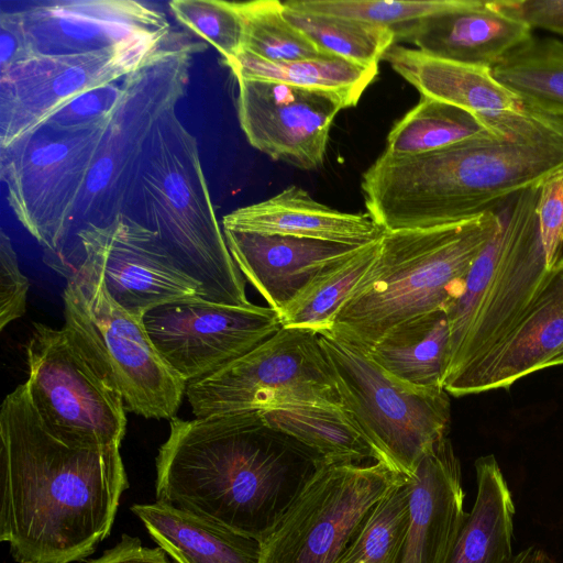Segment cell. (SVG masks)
Returning a JSON list of instances; mask_svg holds the SVG:
<instances>
[{
    "instance_id": "39",
    "label": "cell",
    "mask_w": 563,
    "mask_h": 563,
    "mask_svg": "<svg viewBox=\"0 0 563 563\" xmlns=\"http://www.w3.org/2000/svg\"><path fill=\"white\" fill-rule=\"evenodd\" d=\"M536 212L547 250L560 260L563 247V173L540 186Z\"/></svg>"
},
{
    "instance_id": "40",
    "label": "cell",
    "mask_w": 563,
    "mask_h": 563,
    "mask_svg": "<svg viewBox=\"0 0 563 563\" xmlns=\"http://www.w3.org/2000/svg\"><path fill=\"white\" fill-rule=\"evenodd\" d=\"M489 4L531 29L563 34V0H493Z\"/></svg>"
},
{
    "instance_id": "36",
    "label": "cell",
    "mask_w": 563,
    "mask_h": 563,
    "mask_svg": "<svg viewBox=\"0 0 563 563\" xmlns=\"http://www.w3.org/2000/svg\"><path fill=\"white\" fill-rule=\"evenodd\" d=\"M176 20L211 44L224 62L243 52L244 25L236 2L222 0H173Z\"/></svg>"
},
{
    "instance_id": "35",
    "label": "cell",
    "mask_w": 563,
    "mask_h": 563,
    "mask_svg": "<svg viewBox=\"0 0 563 563\" xmlns=\"http://www.w3.org/2000/svg\"><path fill=\"white\" fill-rule=\"evenodd\" d=\"M467 2L468 0H290L284 4L300 11L340 15L395 27L463 7Z\"/></svg>"
},
{
    "instance_id": "3",
    "label": "cell",
    "mask_w": 563,
    "mask_h": 563,
    "mask_svg": "<svg viewBox=\"0 0 563 563\" xmlns=\"http://www.w3.org/2000/svg\"><path fill=\"white\" fill-rule=\"evenodd\" d=\"M156 456L155 492L172 504L261 541L323 461L262 422V413L174 417Z\"/></svg>"
},
{
    "instance_id": "1",
    "label": "cell",
    "mask_w": 563,
    "mask_h": 563,
    "mask_svg": "<svg viewBox=\"0 0 563 563\" xmlns=\"http://www.w3.org/2000/svg\"><path fill=\"white\" fill-rule=\"evenodd\" d=\"M129 487L120 446L71 445L41 421L27 385L0 410V540L18 563H70L111 531Z\"/></svg>"
},
{
    "instance_id": "19",
    "label": "cell",
    "mask_w": 563,
    "mask_h": 563,
    "mask_svg": "<svg viewBox=\"0 0 563 563\" xmlns=\"http://www.w3.org/2000/svg\"><path fill=\"white\" fill-rule=\"evenodd\" d=\"M407 478L409 522L398 563H449L468 514L450 439L439 441Z\"/></svg>"
},
{
    "instance_id": "7",
    "label": "cell",
    "mask_w": 563,
    "mask_h": 563,
    "mask_svg": "<svg viewBox=\"0 0 563 563\" xmlns=\"http://www.w3.org/2000/svg\"><path fill=\"white\" fill-rule=\"evenodd\" d=\"M342 407L380 454L409 477L446 438L451 402L444 388L416 389L389 376L360 346L331 331L318 333Z\"/></svg>"
},
{
    "instance_id": "29",
    "label": "cell",
    "mask_w": 563,
    "mask_h": 563,
    "mask_svg": "<svg viewBox=\"0 0 563 563\" xmlns=\"http://www.w3.org/2000/svg\"><path fill=\"white\" fill-rule=\"evenodd\" d=\"M379 240L358 247L321 269L278 312L283 328L316 333L330 330L336 312L376 258Z\"/></svg>"
},
{
    "instance_id": "33",
    "label": "cell",
    "mask_w": 563,
    "mask_h": 563,
    "mask_svg": "<svg viewBox=\"0 0 563 563\" xmlns=\"http://www.w3.org/2000/svg\"><path fill=\"white\" fill-rule=\"evenodd\" d=\"M244 25L243 52L275 62H294L329 55L320 51L284 15V2H236Z\"/></svg>"
},
{
    "instance_id": "27",
    "label": "cell",
    "mask_w": 563,
    "mask_h": 563,
    "mask_svg": "<svg viewBox=\"0 0 563 563\" xmlns=\"http://www.w3.org/2000/svg\"><path fill=\"white\" fill-rule=\"evenodd\" d=\"M262 422L327 462H384L349 412L339 405L282 406L262 412Z\"/></svg>"
},
{
    "instance_id": "16",
    "label": "cell",
    "mask_w": 563,
    "mask_h": 563,
    "mask_svg": "<svg viewBox=\"0 0 563 563\" xmlns=\"http://www.w3.org/2000/svg\"><path fill=\"white\" fill-rule=\"evenodd\" d=\"M240 125L256 150L303 170L323 165L330 130L347 102L336 93L263 79H236Z\"/></svg>"
},
{
    "instance_id": "26",
    "label": "cell",
    "mask_w": 563,
    "mask_h": 563,
    "mask_svg": "<svg viewBox=\"0 0 563 563\" xmlns=\"http://www.w3.org/2000/svg\"><path fill=\"white\" fill-rule=\"evenodd\" d=\"M476 497L449 563H509L515 504L493 454L475 461Z\"/></svg>"
},
{
    "instance_id": "13",
    "label": "cell",
    "mask_w": 563,
    "mask_h": 563,
    "mask_svg": "<svg viewBox=\"0 0 563 563\" xmlns=\"http://www.w3.org/2000/svg\"><path fill=\"white\" fill-rule=\"evenodd\" d=\"M143 323L162 358L187 384L242 357L283 328L271 307L198 296L158 305L143 316Z\"/></svg>"
},
{
    "instance_id": "17",
    "label": "cell",
    "mask_w": 563,
    "mask_h": 563,
    "mask_svg": "<svg viewBox=\"0 0 563 563\" xmlns=\"http://www.w3.org/2000/svg\"><path fill=\"white\" fill-rule=\"evenodd\" d=\"M16 11L32 55L158 46L170 36L161 11L133 0L30 2Z\"/></svg>"
},
{
    "instance_id": "8",
    "label": "cell",
    "mask_w": 563,
    "mask_h": 563,
    "mask_svg": "<svg viewBox=\"0 0 563 563\" xmlns=\"http://www.w3.org/2000/svg\"><path fill=\"white\" fill-rule=\"evenodd\" d=\"M65 278V325L115 382L126 411L146 419L176 417L187 383L162 358L143 319L109 295L91 260L80 257Z\"/></svg>"
},
{
    "instance_id": "12",
    "label": "cell",
    "mask_w": 563,
    "mask_h": 563,
    "mask_svg": "<svg viewBox=\"0 0 563 563\" xmlns=\"http://www.w3.org/2000/svg\"><path fill=\"white\" fill-rule=\"evenodd\" d=\"M406 478L384 462L322 461L260 541L258 563H334L376 504Z\"/></svg>"
},
{
    "instance_id": "6",
    "label": "cell",
    "mask_w": 563,
    "mask_h": 563,
    "mask_svg": "<svg viewBox=\"0 0 563 563\" xmlns=\"http://www.w3.org/2000/svg\"><path fill=\"white\" fill-rule=\"evenodd\" d=\"M202 47L201 43L172 34L143 65L123 78L120 100L85 183L66 252L78 231L88 225H106L132 208L150 136L158 120L184 97L191 57Z\"/></svg>"
},
{
    "instance_id": "42",
    "label": "cell",
    "mask_w": 563,
    "mask_h": 563,
    "mask_svg": "<svg viewBox=\"0 0 563 563\" xmlns=\"http://www.w3.org/2000/svg\"><path fill=\"white\" fill-rule=\"evenodd\" d=\"M165 554L159 547L148 548L139 538L122 534L114 547L88 563H168Z\"/></svg>"
},
{
    "instance_id": "41",
    "label": "cell",
    "mask_w": 563,
    "mask_h": 563,
    "mask_svg": "<svg viewBox=\"0 0 563 563\" xmlns=\"http://www.w3.org/2000/svg\"><path fill=\"white\" fill-rule=\"evenodd\" d=\"M0 69L32 56L16 9H1Z\"/></svg>"
},
{
    "instance_id": "21",
    "label": "cell",
    "mask_w": 563,
    "mask_h": 563,
    "mask_svg": "<svg viewBox=\"0 0 563 563\" xmlns=\"http://www.w3.org/2000/svg\"><path fill=\"white\" fill-rule=\"evenodd\" d=\"M238 268L277 313L327 265L361 246L222 229Z\"/></svg>"
},
{
    "instance_id": "43",
    "label": "cell",
    "mask_w": 563,
    "mask_h": 563,
    "mask_svg": "<svg viewBox=\"0 0 563 563\" xmlns=\"http://www.w3.org/2000/svg\"><path fill=\"white\" fill-rule=\"evenodd\" d=\"M509 563H558L548 552L536 545L514 554Z\"/></svg>"
},
{
    "instance_id": "9",
    "label": "cell",
    "mask_w": 563,
    "mask_h": 563,
    "mask_svg": "<svg viewBox=\"0 0 563 563\" xmlns=\"http://www.w3.org/2000/svg\"><path fill=\"white\" fill-rule=\"evenodd\" d=\"M111 114L87 128L43 124L0 148V176L8 203L43 246L48 265L71 242L76 210Z\"/></svg>"
},
{
    "instance_id": "30",
    "label": "cell",
    "mask_w": 563,
    "mask_h": 563,
    "mask_svg": "<svg viewBox=\"0 0 563 563\" xmlns=\"http://www.w3.org/2000/svg\"><path fill=\"white\" fill-rule=\"evenodd\" d=\"M492 73L525 106L563 115V41L532 36L504 56Z\"/></svg>"
},
{
    "instance_id": "20",
    "label": "cell",
    "mask_w": 563,
    "mask_h": 563,
    "mask_svg": "<svg viewBox=\"0 0 563 563\" xmlns=\"http://www.w3.org/2000/svg\"><path fill=\"white\" fill-rule=\"evenodd\" d=\"M393 29L396 43L409 42L432 57L487 68L533 36L529 25L481 0Z\"/></svg>"
},
{
    "instance_id": "38",
    "label": "cell",
    "mask_w": 563,
    "mask_h": 563,
    "mask_svg": "<svg viewBox=\"0 0 563 563\" xmlns=\"http://www.w3.org/2000/svg\"><path fill=\"white\" fill-rule=\"evenodd\" d=\"M27 277L22 273L9 235H0V329L21 318L26 310Z\"/></svg>"
},
{
    "instance_id": "2",
    "label": "cell",
    "mask_w": 563,
    "mask_h": 563,
    "mask_svg": "<svg viewBox=\"0 0 563 563\" xmlns=\"http://www.w3.org/2000/svg\"><path fill=\"white\" fill-rule=\"evenodd\" d=\"M494 124L433 152L379 155L361 181L371 218L385 231L460 223L563 173V115L525 106Z\"/></svg>"
},
{
    "instance_id": "25",
    "label": "cell",
    "mask_w": 563,
    "mask_h": 563,
    "mask_svg": "<svg viewBox=\"0 0 563 563\" xmlns=\"http://www.w3.org/2000/svg\"><path fill=\"white\" fill-rule=\"evenodd\" d=\"M450 340L448 314L435 310L396 325L366 352L389 376L408 387L444 388Z\"/></svg>"
},
{
    "instance_id": "34",
    "label": "cell",
    "mask_w": 563,
    "mask_h": 563,
    "mask_svg": "<svg viewBox=\"0 0 563 563\" xmlns=\"http://www.w3.org/2000/svg\"><path fill=\"white\" fill-rule=\"evenodd\" d=\"M409 498L406 478L376 504L334 563H398L409 522Z\"/></svg>"
},
{
    "instance_id": "23",
    "label": "cell",
    "mask_w": 563,
    "mask_h": 563,
    "mask_svg": "<svg viewBox=\"0 0 563 563\" xmlns=\"http://www.w3.org/2000/svg\"><path fill=\"white\" fill-rule=\"evenodd\" d=\"M383 59L421 96L457 107L485 122L525 108L494 77L492 68L440 59L397 44L387 49Z\"/></svg>"
},
{
    "instance_id": "4",
    "label": "cell",
    "mask_w": 563,
    "mask_h": 563,
    "mask_svg": "<svg viewBox=\"0 0 563 563\" xmlns=\"http://www.w3.org/2000/svg\"><path fill=\"white\" fill-rule=\"evenodd\" d=\"M497 222L493 208L460 223L384 230L376 258L328 331L369 351L409 319L435 310L448 312Z\"/></svg>"
},
{
    "instance_id": "15",
    "label": "cell",
    "mask_w": 563,
    "mask_h": 563,
    "mask_svg": "<svg viewBox=\"0 0 563 563\" xmlns=\"http://www.w3.org/2000/svg\"><path fill=\"white\" fill-rule=\"evenodd\" d=\"M82 256L99 267L109 295L137 318L158 305L199 297V285L179 268L156 233L125 214L78 231L53 269L66 277Z\"/></svg>"
},
{
    "instance_id": "31",
    "label": "cell",
    "mask_w": 563,
    "mask_h": 563,
    "mask_svg": "<svg viewBox=\"0 0 563 563\" xmlns=\"http://www.w3.org/2000/svg\"><path fill=\"white\" fill-rule=\"evenodd\" d=\"M487 122L452 104L421 96L420 101L390 130L385 153L411 156L433 152L496 131Z\"/></svg>"
},
{
    "instance_id": "14",
    "label": "cell",
    "mask_w": 563,
    "mask_h": 563,
    "mask_svg": "<svg viewBox=\"0 0 563 563\" xmlns=\"http://www.w3.org/2000/svg\"><path fill=\"white\" fill-rule=\"evenodd\" d=\"M162 45L81 54H34L0 69V148L41 128L80 95L121 80Z\"/></svg>"
},
{
    "instance_id": "32",
    "label": "cell",
    "mask_w": 563,
    "mask_h": 563,
    "mask_svg": "<svg viewBox=\"0 0 563 563\" xmlns=\"http://www.w3.org/2000/svg\"><path fill=\"white\" fill-rule=\"evenodd\" d=\"M284 15L323 53L364 67H378L387 49L396 44L390 26L300 11L285 4Z\"/></svg>"
},
{
    "instance_id": "5",
    "label": "cell",
    "mask_w": 563,
    "mask_h": 563,
    "mask_svg": "<svg viewBox=\"0 0 563 563\" xmlns=\"http://www.w3.org/2000/svg\"><path fill=\"white\" fill-rule=\"evenodd\" d=\"M156 233L208 301L249 306L245 279L217 219L195 136L175 109L148 141L137 197L125 214Z\"/></svg>"
},
{
    "instance_id": "24",
    "label": "cell",
    "mask_w": 563,
    "mask_h": 563,
    "mask_svg": "<svg viewBox=\"0 0 563 563\" xmlns=\"http://www.w3.org/2000/svg\"><path fill=\"white\" fill-rule=\"evenodd\" d=\"M132 512L176 563H258L260 541L172 504H135Z\"/></svg>"
},
{
    "instance_id": "37",
    "label": "cell",
    "mask_w": 563,
    "mask_h": 563,
    "mask_svg": "<svg viewBox=\"0 0 563 563\" xmlns=\"http://www.w3.org/2000/svg\"><path fill=\"white\" fill-rule=\"evenodd\" d=\"M122 80L119 85L112 82L80 95L55 112L44 124L59 129H77L106 120L120 100Z\"/></svg>"
},
{
    "instance_id": "22",
    "label": "cell",
    "mask_w": 563,
    "mask_h": 563,
    "mask_svg": "<svg viewBox=\"0 0 563 563\" xmlns=\"http://www.w3.org/2000/svg\"><path fill=\"white\" fill-rule=\"evenodd\" d=\"M222 229L289 235L363 246L380 239L384 229L369 214L339 211L291 185L277 195L225 214Z\"/></svg>"
},
{
    "instance_id": "18",
    "label": "cell",
    "mask_w": 563,
    "mask_h": 563,
    "mask_svg": "<svg viewBox=\"0 0 563 563\" xmlns=\"http://www.w3.org/2000/svg\"><path fill=\"white\" fill-rule=\"evenodd\" d=\"M563 365V256L544 287L507 333L444 385L454 397L509 389L544 368Z\"/></svg>"
},
{
    "instance_id": "28",
    "label": "cell",
    "mask_w": 563,
    "mask_h": 563,
    "mask_svg": "<svg viewBox=\"0 0 563 563\" xmlns=\"http://www.w3.org/2000/svg\"><path fill=\"white\" fill-rule=\"evenodd\" d=\"M225 64L236 79H263L329 91L342 97L349 107L358 103L378 71V67H364L333 55L275 63L241 52Z\"/></svg>"
},
{
    "instance_id": "10",
    "label": "cell",
    "mask_w": 563,
    "mask_h": 563,
    "mask_svg": "<svg viewBox=\"0 0 563 563\" xmlns=\"http://www.w3.org/2000/svg\"><path fill=\"white\" fill-rule=\"evenodd\" d=\"M26 360L31 401L54 437L71 445H121L122 393L70 328L34 323Z\"/></svg>"
},
{
    "instance_id": "11",
    "label": "cell",
    "mask_w": 563,
    "mask_h": 563,
    "mask_svg": "<svg viewBox=\"0 0 563 563\" xmlns=\"http://www.w3.org/2000/svg\"><path fill=\"white\" fill-rule=\"evenodd\" d=\"M197 418L288 405H341L318 333L282 328L272 338L210 375L189 382Z\"/></svg>"
}]
</instances>
